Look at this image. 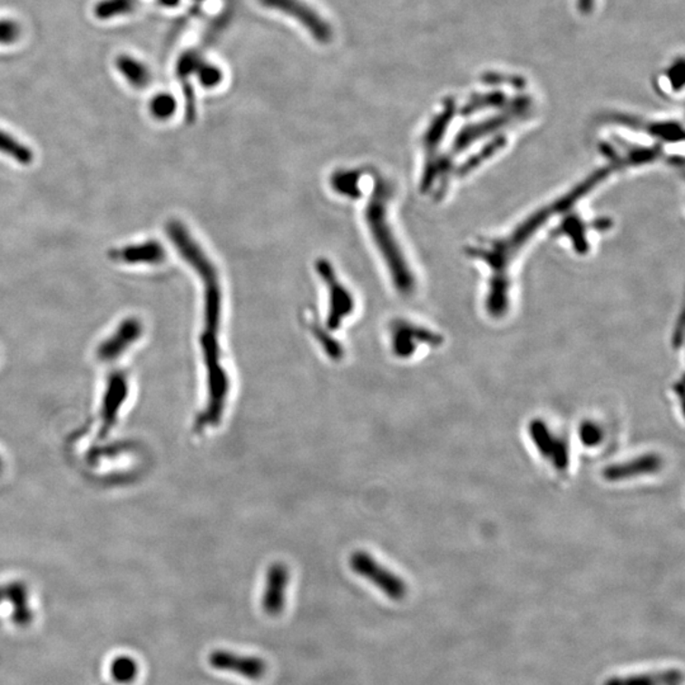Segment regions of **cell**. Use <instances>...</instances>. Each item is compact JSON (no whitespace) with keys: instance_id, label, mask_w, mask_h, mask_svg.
I'll return each instance as SVG.
<instances>
[{"instance_id":"obj_1","label":"cell","mask_w":685,"mask_h":685,"mask_svg":"<svg viewBox=\"0 0 685 685\" xmlns=\"http://www.w3.org/2000/svg\"><path fill=\"white\" fill-rule=\"evenodd\" d=\"M608 171H598L597 174L592 175L591 180L584 181V184L572 191L569 196L565 199H561L559 202L554 205L547 207V209L541 210L536 215L528 219L524 225L519 226L514 234L511 237L502 239L500 241L492 243L490 248H481V250L475 251V257H479L480 259L485 260L492 267L494 272V279L492 280V291H490L489 298V308L490 312L494 315L502 314L506 308V269H508L509 263L515 256V253L522 248V243L527 241L532 237V232L537 231L538 229L543 226V222L547 221L548 219L553 216V212L563 211L567 207L572 205L576 200L582 199V196L588 191H591L599 181L603 180L607 175Z\"/></svg>"},{"instance_id":"obj_2","label":"cell","mask_w":685,"mask_h":685,"mask_svg":"<svg viewBox=\"0 0 685 685\" xmlns=\"http://www.w3.org/2000/svg\"><path fill=\"white\" fill-rule=\"evenodd\" d=\"M393 194V184L387 178L376 175L374 192L366 207V222L382 259L387 263L394 286L403 295L409 296L416 289V277L388 220V202Z\"/></svg>"},{"instance_id":"obj_3","label":"cell","mask_w":685,"mask_h":685,"mask_svg":"<svg viewBox=\"0 0 685 685\" xmlns=\"http://www.w3.org/2000/svg\"><path fill=\"white\" fill-rule=\"evenodd\" d=\"M352 572L362 576L384 592L393 601H401L406 597L407 586L406 582L390 572L387 566L381 565L367 551H356L349 559Z\"/></svg>"},{"instance_id":"obj_4","label":"cell","mask_w":685,"mask_h":685,"mask_svg":"<svg viewBox=\"0 0 685 685\" xmlns=\"http://www.w3.org/2000/svg\"><path fill=\"white\" fill-rule=\"evenodd\" d=\"M315 269L324 280L329 293V311H328L327 328L336 331L342 328L343 321L353 314L356 308L352 292L343 285L337 276L336 269L329 260L320 258L315 262Z\"/></svg>"},{"instance_id":"obj_5","label":"cell","mask_w":685,"mask_h":685,"mask_svg":"<svg viewBox=\"0 0 685 685\" xmlns=\"http://www.w3.org/2000/svg\"><path fill=\"white\" fill-rule=\"evenodd\" d=\"M528 433L541 455L550 462L556 470L566 471L570 465L569 445L565 439L554 435L546 423L541 419L532 420Z\"/></svg>"},{"instance_id":"obj_6","label":"cell","mask_w":685,"mask_h":685,"mask_svg":"<svg viewBox=\"0 0 685 685\" xmlns=\"http://www.w3.org/2000/svg\"><path fill=\"white\" fill-rule=\"evenodd\" d=\"M209 662L216 670L241 675L250 680H262L267 673V664L262 658L239 655L225 650L212 651L209 656Z\"/></svg>"},{"instance_id":"obj_7","label":"cell","mask_w":685,"mask_h":685,"mask_svg":"<svg viewBox=\"0 0 685 685\" xmlns=\"http://www.w3.org/2000/svg\"><path fill=\"white\" fill-rule=\"evenodd\" d=\"M289 567L282 563H272L267 570L262 607L270 617H277L285 610Z\"/></svg>"},{"instance_id":"obj_8","label":"cell","mask_w":685,"mask_h":685,"mask_svg":"<svg viewBox=\"0 0 685 685\" xmlns=\"http://www.w3.org/2000/svg\"><path fill=\"white\" fill-rule=\"evenodd\" d=\"M142 321L135 318H126L120 324L119 329L114 331L113 336L104 340L97 350L98 358L103 362L114 361L130 346L142 337Z\"/></svg>"},{"instance_id":"obj_9","label":"cell","mask_w":685,"mask_h":685,"mask_svg":"<svg viewBox=\"0 0 685 685\" xmlns=\"http://www.w3.org/2000/svg\"><path fill=\"white\" fill-rule=\"evenodd\" d=\"M129 394V382L122 372H114L107 382L106 394L102 404L101 435H107L116 423L117 414Z\"/></svg>"},{"instance_id":"obj_10","label":"cell","mask_w":685,"mask_h":685,"mask_svg":"<svg viewBox=\"0 0 685 685\" xmlns=\"http://www.w3.org/2000/svg\"><path fill=\"white\" fill-rule=\"evenodd\" d=\"M662 467V458L659 455L648 454L633 458V460L622 462V464L611 465L604 468L603 477L611 483L635 479L643 475L659 473Z\"/></svg>"},{"instance_id":"obj_11","label":"cell","mask_w":685,"mask_h":685,"mask_svg":"<svg viewBox=\"0 0 685 685\" xmlns=\"http://www.w3.org/2000/svg\"><path fill=\"white\" fill-rule=\"evenodd\" d=\"M416 340L426 344L441 343V338L423 329V328L403 323V321L394 325L393 349L395 355L400 357V358H407V357L413 355L417 347Z\"/></svg>"},{"instance_id":"obj_12","label":"cell","mask_w":685,"mask_h":685,"mask_svg":"<svg viewBox=\"0 0 685 685\" xmlns=\"http://www.w3.org/2000/svg\"><path fill=\"white\" fill-rule=\"evenodd\" d=\"M262 2L264 5L279 8L280 11L293 15V17L298 18L306 27L310 28L312 34L318 40H329L331 32L328 24L318 17L317 13L312 12L308 5H302L298 0H262Z\"/></svg>"},{"instance_id":"obj_13","label":"cell","mask_w":685,"mask_h":685,"mask_svg":"<svg viewBox=\"0 0 685 685\" xmlns=\"http://www.w3.org/2000/svg\"><path fill=\"white\" fill-rule=\"evenodd\" d=\"M110 257L116 262L127 264H159L164 262L165 250L158 241L150 240L145 243L130 245L121 250L111 251Z\"/></svg>"},{"instance_id":"obj_14","label":"cell","mask_w":685,"mask_h":685,"mask_svg":"<svg viewBox=\"0 0 685 685\" xmlns=\"http://www.w3.org/2000/svg\"><path fill=\"white\" fill-rule=\"evenodd\" d=\"M683 673L678 669L651 671V673L612 677L603 685H681Z\"/></svg>"},{"instance_id":"obj_15","label":"cell","mask_w":685,"mask_h":685,"mask_svg":"<svg viewBox=\"0 0 685 685\" xmlns=\"http://www.w3.org/2000/svg\"><path fill=\"white\" fill-rule=\"evenodd\" d=\"M9 602L13 607V621L18 626H25L31 622L32 614L28 605L27 591L19 582L0 585V603Z\"/></svg>"},{"instance_id":"obj_16","label":"cell","mask_w":685,"mask_h":685,"mask_svg":"<svg viewBox=\"0 0 685 685\" xmlns=\"http://www.w3.org/2000/svg\"><path fill=\"white\" fill-rule=\"evenodd\" d=\"M117 69L132 87L145 88L152 81L149 69L132 56L122 55L116 60Z\"/></svg>"},{"instance_id":"obj_17","label":"cell","mask_w":685,"mask_h":685,"mask_svg":"<svg viewBox=\"0 0 685 685\" xmlns=\"http://www.w3.org/2000/svg\"><path fill=\"white\" fill-rule=\"evenodd\" d=\"M361 177L362 174L358 171H344L342 169V171H334L330 178V184L340 196L356 200L359 199L362 194L361 188H359Z\"/></svg>"},{"instance_id":"obj_18","label":"cell","mask_w":685,"mask_h":685,"mask_svg":"<svg viewBox=\"0 0 685 685\" xmlns=\"http://www.w3.org/2000/svg\"><path fill=\"white\" fill-rule=\"evenodd\" d=\"M0 152L24 165L31 164L34 161L32 150L3 130H0Z\"/></svg>"},{"instance_id":"obj_19","label":"cell","mask_w":685,"mask_h":685,"mask_svg":"<svg viewBox=\"0 0 685 685\" xmlns=\"http://www.w3.org/2000/svg\"><path fill=\"white\" fill-rule=\"evenodd\" d=\"M139 6L137 0H102L94 8L95 17L108 19L129 15Z\"/></svg>"},{"instance_id":"obj_20","label":"cell","mask_w":685,"mask_h":685,"mask_svg":"<svg viewBox=\"0 0 685 685\" xmlns=\"http://www.w3.org/2000/svg\"><path fill=\"white\" fill-rule=\"evenodd\" d=\"M111 675L117 683H132L139 675V665L130 656H119L111 664Z\"/></svg>"},{"instance_id":"obj_21","label":"cell","mask_w":685,"mask_h":685,"mask_svg":"<svg viewBox=\"0 0 685 685\" xmlns=\"http://www.w3.org/2000/svg\"><path fill=\"white\" fill-rule=\"evenodd\" d=\"M311 329L312 334L317 338L318 342L321 344V347H323L324 352L327 353L328 357H329L330 359H333V361H340L344 356L343 347L340 346L333 337H330L323 328L314 325Z\"/></svg>"},{"instance_id":"obj_22","label":"cell","mask_w":685,"mask_h":685,"mask_svg":"<svg viewBox=\"0 0 685 685\" xmlns=\"http://www.w3.org/2000/svg\"><path fill=\"white\" fill-rule=\"evenodd\" d=\"M175 108H177V103H175L174 98L169 94L155 95L152 103H150V111H152V116L158 120H167L173 116Z\"/></svg>"},{"instance_id":"obj_23","label":"cell","mask_w":685,"mask_h":685,"mask_svg":"<svg viewBox=\"0 0 685 685\" xmlns=\"http://www.w3.org/2000/svg\"><path fill=\"white\" fill-rule=\"evenodd\" d=\"M580 441L586 447H595L599 443L603 441V429L598 424L585 422L582 424L579 429Z\"/></svg>"},{"instance_id":"obj_24","label":"cell","mask_w":685,"mask_h":685,"mask_svg":"<svg viewBox=\"0 0 685 685\" xmlns=\"http://www.w3.org/2000/svg\"><path fill=\"white\" fill-rule=\"evenodd\" d=\"M21 36V27L17 22L11 19H0V44L15 43Z\"/></svg>"},{"instance_id":"obj_25","label":"cell","mask_w":685,"mask_h":685,"mask_svg":"<svg viewBox=\"0 0 685 685\" xmlns=\"http://www.w3.org/2000/svg\"><path fill=\"white\" fill-rule=\"evenodd\" d=\"M161 2L165 5H175L180 0H161Z\"/></svg>"},{"instance_id":"obj_26","label":"cell","mask_w":685,"mask_h":685,"mask_svg":"<svg viewBox=\"0 0 685 685\" xmlns=\"http://www.w3.org/2000/svg\"><path fill=\"white\" fill-rule=\"evenodd\" d=\"M2 467H3L2 461H0V471H2Z\"/></svg>"}]
</instances>
